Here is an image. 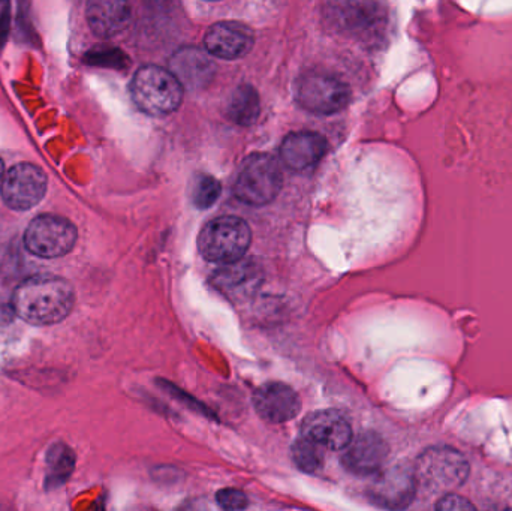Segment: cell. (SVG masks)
Returning a JSON list of instances; mask_svg holds the SVG:
<instances>
[{
	"instance_id": "6da1fadb",
	"label": "cell",
	"mask_w": 512,
	"mask_h": 511,
	"mask_svg": "<svg viewBox=\"0 0 512 511\" xmlns=\"http://www.w3.org/2000/svg\"><path fill=\"white\" fill-rule=\"evenodd\" d=\"M11 305L17 317L32 326H53L71 314L74 287L60 276H30L15 288Z\"/></svg>"
},
{
	"instance_id": "7a4b0ae2",
	"label": "cell",
	"mask_w": 512,
	"mask_h": 511,
	"mask_svg": "<svg viewBox=\"0 0 512 511\" xmlns=\"http://www.w3.org/2000/svg\"><path fill=\"white\" fill-rule=\"evenodd\" d=\"M414 471L418 489L430 494H447L468 480L471 465L465 455L454 447L433 446L418 456Z\"/></svg>"
},
{
	"instance_id": "3957f363",
	"label": "cell",
	"mask_w": 512,
	"mask_h": 511,
	"mask_svg": "<svg viewBox=\"0 0 512 511\" xmlns=\"http://www.w3.org/2000/svg\"><path fill=\"white\" fill-rule=\"evenodd\" d=\"M131 95L143 113L167 116L182 104L183 86L170 69L147 65L132 78Z\"/></svg>"
},
{
	"instance_id": "277c9868",
	"label": "cell",
	"mask_w": 512,
	"mask_h": 511,
	"mask_svg": "<svg viewBox=\"0 0 512 511\" xmlns=\"http://www.w3.org/2000/svg\"><path fill=\"white\" fill-rule=\"evenodd\" d=\"M251 242L248 222L237 216H219L204 225L198 236V249L210 263L225 266L242 260Z\"/></svg>"
},
{
	"instance_id": "5b68a950",
	"label": "cell",
	"mask_w": 512,
	"mask_h": 511,
	"mask_svg": "<svg viewBox=\"0 0 512 511\" xmlns=\"http://www.w3.org/2000/svg\"><path fill=\"white\" fill-rule=\"evenodd\" d=\"M282 189V171L276 159L264 153L249 156L243 162L236 183L234 195L248 206H265L279 195Z\"/></svg>"
},
{
	"instance_id": "8992f818",
	"label": "cell",
	"mask_w": 512,
	"mask_h": 511,
	"mask_svg": "<svg viewBox=\"0 0 512 511\" xmlns=\"http://www.w3.org/2000/svg\"><path fill=\"white\" fill-rule=\"evenodd\" d=\"M77 227L59 215H41L33 219L24 233V246L41 258H59L69 254L77 242Z\"/></svg>"
},
{
	"instance_id": "52a82bcc",
	"label": "cell",
	"mask_w": 512,
	"mask_h": 511,
	"mask_svg": "<svg viewBox=\"0 0 512 511\" xmlns=\"http://www.w3.org/2000/svg\"><path fill=\"white\" fill-rule=\"evenodd\" d=\"M297 101L310 113L330 116L349 104L351 90L348 84L334 75L307 74L298 83Z\"/></svg>"
},
{
	"instance_id": "ba28073f",
	"label": "cell",
	"mask_w": 512,
	"mask_h": 511,
	"mask_svg": "<svg viewBox=\"0 0 512 511\" xmlns=\"http://www.w3.org/2000/svg\"><path fill=\"white\" fill-rule=\"evenodd\" d=\"M330 18L337 29L366 38H381L387 26L378 0H330Z\"/></svg>"
},
{
	"instance_id": "9c48e42d",
	"label": "cell",
	"mask_w": 512,
	"mask_h": 511,
	"mask_svg": "<svg viewBox=\"0 0 512 511\" xmlns=\"http://www.w3.org/2000/svg\"><path fill=\"white\" fill-rule=\"evenodd\" d=\"M47 183V176L41 168L21 162L3 176L0 194L9 209L23 212L41 203L47 192Z\"/></svg>"
},
{
	"instance_id": "30bf717a",
	"label": "cell",
	"mask_w": 512,
	"mask_h": 511,
	"mask_svg": "<svg viewBox=\"0 0 512 511\" xmlns=\"http://www.w3.org/2000/svg\"><path fill=\"white\" fill-rule=\"evenodd\" d=\"M418 492L414 467L399 464L390 470L379 471L378 479L369 489V497L382 509H408L415 501Z\"/></svg>"
},
{
	"instance_id": "8fae6325",
	"label": "cell",
	"mask_w": 512,
	"mask_h": 511,
	"mask_svg": "<svg viewBox=\"0 0 512 511\" xmlns=\"http://www.w3.org/2000/svg\"><path fill=\"white\" fill-rule=\"evenodd\" d=\"M255 33L239 21H221L207 30L204 47L213 57L224 60L242 59L251 53Z\"/></svg>"
},
{
	"instance_id": "7c38bea8",
	"label": "cell",
	"mask_w": 512,
	"mask_h": 511,
	"mask_svg": "<svg viewBox=\"0 0 512 511\" xmlns=\"http://www.w3.org/2000/svg\"><path fill=\"white\" fill-rule=\"evenodd\" d=\"M301 437L313 441L322 449L343 450L352 440L348 420L339 411L321 410L304 419Z\"/></svg>"
},
{
	"instance_id": "4fadbf2b",
	"label": "cell",
	"mask_w": 512,
	"mask_h": 511,
	"mask_svg": "<svg viewBox=\"0 0 512 511\" xmlns=\"http://www.w3.org/2000/svg\"><path fill=\"white\" fill-rule=\"evenodd\" d=\"M254 407L262 420L280 425L298 416L301 411V399L288 384L267 383L256 390Z\"/></svg>"
},
{
	"instance_id": "5bb4252c",
	"label": "cell",
	"mask_w": 512,
	"mask_h": 511,
	"mask_svg": "<svg viewBox=\"0 0 512 511\" xmlns=\"http://www.w3.org/2000/svg\"><path fill=\"white\" fill-rule=\"evenodd\" d=\"M390 447L381 435L364 432L346 446L343 465L358 476L378 474L387 462Z\"/></svg>"
},
{
	"instance_id": "9a60e30c",
	"label": "cell",
	"mask_w": 512,
	"mask_h": 511,
	"mask_svg": "<svg viewBox=\"0 0 512 511\" xmlns=\"http://www.w3.org/2000/svg\"><path fill=\"white\" fill-rule=\"evenodd\" d=\"M170 71L176 75L183 87L189 90L201 89L215 77L216 65L207 50L182 48L171 57Z\"/></svg>"
},
{
	"instance_id": "2e32d148",
	"label": "cell",
	"mask_w": 512,
	"mask_h": 511,
	"mask_svg": "<svg viewBox=\"0 0 512 511\" xmlns=\"http://www.w3.org/2000/svg\"><path fill=\"white\" fill-rule=\"evenodd\" d=\"M327 152V141L316 132H294L283 140L280 159L294 171H306L315 167Z\"/></svg>"
},
{
	"instance_id": "e0dca14e",
	"label": "cell",
	"mask_w": 512,
	"mask_h": 511,
	"mask_svg": "<svg viewBox=\"0 0 512 511\" xmlns=\"http://www.w3.org/2000/svg\"><path fill=\"white\" fill-rule=\"evenodd\" d=\"M262 272L258 264L252 261L239 260L225 264L213 276V285L222 293L233 299H245L252 296L261 285Z\"/></svg>"
},
{
	"instance_id": "ac0fdd59",
	"label": "cell",
	"mask_w": 512,
	"mask_h": 511,
	"mask_svg": "<svg viewBox=\"0 0 512 511\" xmlns=\"http://www.w3.org/2000/svg\"><path fill=\"white\" fill-rule=\"evenodd\" d=\"M129 18L128 0H87V21L92 32L101 38H111L123 32Z\"/></svg>"
},
{
	"instance_id": "d6986e66",
	"label": "cell",
	"mask_w": 512,
	"mask_h": 511,
	"mask_svg": "<svg viewBox=\"0 0 512 511\" xmlns=\"http://www.w3.org/2000/svg\"><path fill=\"white\" fill-rule=\"evenodd\" d=\"M261 110L258 92L249 84H243L228 102V117L237 125L249 126L256 122Z\"/></svg>"
},
{
	"instance_id": "ffe728a7",
	"label": "cell",
	"mask_w": 512,
	"mask_h": 511,
	"mask_svg": "<svg viewBox=\"0 0 512 511\" xmlns=\"http://www.w3.org/2000/svg\"><path fill=\"white\" fill-rule=\"evenodd\" d=\"M292 461L298 470L307 474H315L321 470L324 464V453L322 447L307 438L301 437L295 441L291 450Z\"/></svg>"
},
{
	"instance_id": "44dd1931",
	"label": "cell",
	"mask_w": 512,
	"mask_h": 511,
	"mask_svg": "<svg viewBox=\"0 0 512 511\" xmlns=\"http://www.w3.org/2000/svg\"><path fill=\"white\" fill-rule=\"evenodd\" d=\"M222 186L218 179L210 174H198L192 183V203L198 209H209L221 197Z\"/></svg>"
},
{
	"instance_id": "7402d4cb",
	"label": "cell",
	"mask_w": 512,
	"mask_h": 511,
	"mask_svg": "<svg viewBox=\"0 0 512 511\" xmlns=\"http://www.w3.org/2000/svg\"><path fill=\"white\" fill-rule=\"evenodd\" d=\"M216 501L224 510H245L249 506L248 497L239 489H222L216 494Z\"/></svg>"
},
{
	"instance_id": "603a6c76",
	"label": "cell",
	"mask_w": 512,
	"mask_h": 511,
	"mask_svg": "<svg viewBox=\"0 0 512 511\" xmlns=\"http://www.w3.org/2000/svg\"><path fill=\"white\" fill-rule=\"evenodd\" d=\"M435 509L439 511H474L477 507L468 498L454 494V492H447L439 498Z\"/></svg>"
},
{
	"instance_id": "cb8c5ba5",
	"label": "cell",
	"mask_w": 512,
	"mask_h": 511,
	"mask_svg": "<svg viewBox=\"0 0 512 511\" xmlns=\"http://www.w3.org/2000/svg\"><path fill=\"white\" fill-rule=\"evenodd\" d=\"M8 11V2H0V42L5 41L6 33H8Z\"/></svg>"
},
{
	"instance_id": "d4e9b609",
	"label": "cell",
	"mask_w": 512,
	"mask_h": 511,
	"mask_svg": "<svg viewBox=\"0 0 512 511\" xmlns=\"http://www.w3.org/2000/svg\"><path fill=\"white\" fill-rule=\"evenodd\" d=\"M3 171H5V165H3V161L0 159V179L3 177Z\"/></svg>"
},
{
	"instance_id": "484cf974",
	"label": "cell",
	"mask_w": 512,
	"mask_h": 511,
	"mask_svg": "<svg viewBox=\"0 0 512 511\" xmlns=\"http://www.w3.org/2000/svg\"><path fill=\"white\" fill-rule=\"evenodd\" d=\"M0 2H8V0H0Z\"/></svg>"
},
{
	"instance_id": "4316f807",
	"label": "cell",
	"mask_w": 512,
	"mask_h": 511,
	"mask_svg": "<svg viewBox=\"0 0 512 511\" xmlns=\"http://www.w3.org/2000/svg\"><path fill=\"white\" fill-rule=\"evenodd\" d=\"M210 2H216V0H210Z\"/></svg>"
}]
</instances>
